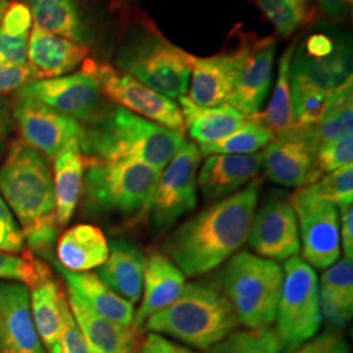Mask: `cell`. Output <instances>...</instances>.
Here are the masks:
<instances>
[{
  "mask_svg": "<svg viewBox=\"0 0 353 353\" xmlns=\"http://www.w3.org/2000/svg\"><path fill=\"white\" fill-rule=\"evenodd\" d=\"M262 178L195 214L168 239L164 254L183 272L196 278L223 265L248 240Z\"/></svg>",
  "mask_w": 353,
  "mask_h": 353,
  "instance_id": "6da1fadb",
  "label": "cell"
},
{
  "mask_svg": "<svg viewBox=\"0 0 353 353\" xmlns=\"http://www.w3.org/2000/svg\"><path fill=\"white\" fill-rule=\"evenodd\" d=\"M185 141L183 131L160 126L118 105L108 106L96 121L84 125L79 137L85 157L134 160L160 173Z\"/></svg>",
  "mask_w": 353,
  "mask_h": 353,
  "instance_id": "7a4b0ae2",
  "label": "cell"
},
{
  "mask_svg": "<svg viewBox=\"0 0 353 353\" xmlns=\"http://www.w3.org/2000/svg\"><path fill=\"white\" fill-rule=\"evenodd\" d=\"M237 314L214 283L185 284L174 303L150 316L141 331L172 336L196 350L208 351L239 327Z\"/></svg>",
  "mask_w": 353,
  "mask_h": 353,
  "instance_id": "3957f363",
  "label": "cell"
},
{
  "mask_svg": "<svg viewBox=\"0 0 353 353\" xmlns=\"http://www.w3.org/2000/svg\"><path fill=\"white\" fill-rule=\"evenodd\" d=\"M83 207L96 216L139 219L148 214L160 172L134 160L102 161L84 156Z\"/></svg>",
  "mask_w": 353,
  "mask_h": 353,
  "instance_id": "277c9868",
  "label": "cell"
},
{
  "mask_svg": "<svg viewBox=\"0 0 353 353\" xmlns=\"http://www.w3.org/2000/svg\"><path fill=\"white\" fill-rule=\"evenodd\" d=\"M0 195L17 219L23 234L58 224L49 160L21 140L13 141L0 168Z\"/></svg>",
  "mask_w": 353,
  "mask_h": 353,
  "instance_id": "5b68a950",
  "label": "cell"
},
{
  "mask_svg": "<svg viewBox=\"0 0 353 353\" xmlns=\"http://www.w3.org/2000/svg\"><path fill=\"white\" fill-rule=\"evenodd\" d=\"M284 272L275 261L240 252L220 272V288L232 303L239 322L249 330L271 327L276 319Z\"/></svg>",
  "mask_w": 353,
  "mask_h": 353,
  "instance_id": "8992f818",
  "label": "cell"
},
{
  "mask_svg": "<svg viewBox=\"0 0 353 353\" xmlns=\"http://www.w3.org/2000/svg\"><path fill=\"white\" fill-rule=\"evenodd\" d=\"M194 57L176 48L159 32L145 29L122 46L117 64L145 87L168 99H179L189 90Z\"/></svg>",
  "mask_w": 353,
  "mask_h": 353,
  "instance_id": "52a82bcc",
  "label": "cell"
},
{
  "mask_svg": "<svg viewBox=\"0 0 353 353\" xmlns=\"http://www.w3.org/2000/svg\"><path fill=\"white\" fill-rule=\"evenodd\" d=\"M276 309V335L281 351L292 353L318 334L322 325L316 271L301 256L285 261Z\"/></svg>",
  "mask_w": 353,
  "mask_h": 353,
  "instance_id": "ba28073f",
  "label": "cell"
},
{
  "mask_svg": "<svg viewBox=\"0 0 353 353\" xmlns=\"http://www.w3.org/2000/svg\"><path fill=\"white\" fill-rule=\"evenodd\" d=\"M201 161L199 147L185 141L160 173L148 210L156 233H164L196 207V174Z\"/></svg>",
  "mask_w": 353,
  "mask_h": 353,
  "instance_id": "9c48e42d",
  "label": "cell"
},
{
  "mask_svg": "<svg viewBox=\"0 0 353 353\" xmlns=\"http://www.w3.org/2000/svg\"><path fill=\"white\" fill-rule=\"evenodd\" d=\"M288 202L297 217L303 261L319 270L338 262L341 259L338 208L322 199L312 185L297 188Z\"/></svg>",
  "mask_w": 353,
  "mask_h": 353,
  "instance_id": "30bf717a",
  "label": "cell"
},
{
  "mask_svg": "<svg viewBox=\"0 0 353 353\" xmlns=\"http://www.w3.org/2000/svg\"><path fill=\"white\" fill-rule=\"evenodd\" d=\"M84 71L96 77L102 94L118 106L160 126L176 131L185 130V119L178 102L152 90L132 76L109 64L89 61Z\"/></svg>",
  "mask_w": 353,
  "mask_h": 353,
  "instance_id": "8fae6325",
  "label": "cell"
},
{
  "mask_svg": "<svg viewBox=\"0 0 353 353\" xmlns=\"http://www.w3.org/2000/svg\"><path fill=\"white\" fill-rule=\"evenodd\" d=\"M16 96L42 102L81 125L96 121L109 106L96 77L84 70L77 74L33 81L19 89Z\"/></svg>",
  "mask_w": 353,
  "mask_h": 353,
  "instance_id": "7c38bea8",
  "label": "cell"
},
{
  "mask_svg": "<svg viewBox=\"0 0 353 353\" xmlns=\"http://www.w3.org/2000/svg\"><path fill=\"white\" fill-rule=\"evenodd\" d=\"M276 42L271 37L246 39L236 50L237 67L227 106L248 118L261 113L272 83Z\"/></svg>",
  "mask_w": 353,
  "mask_h": 353,
  "instance_id": "4fadbf2b",
  "label": "cell"
},
{
  "mask_svg": "<svg viewBox=\"0 0 353 353\" xmlns=\"http://www.w3.org/2000/svg\"><path fill=\"white\" fill-rule=\"evenodd\" d=\"M13 122L19 127L21 141L54 160L64 145L81 134L83 125L42 102L19 97L12 103Z\"/></svg>",
  "mask_w": 353,
  "mask_h": 353,
  "instance_id": "5bb4252c",
  "label": "cell"
},
{
  "mask_svg": "<svg viewBox=\"0 0 353 353\" xmlns=\"http://www.w3.org/2000/svg\"><path fill=\"white\" fill-rule=\"evenodd\" d=\"M249 245L256 255L275 262H285L300 249L297 217L288 201L274 198L265 202L252 217Z\"/></svg>",
  "mask_w": 353,
  "mask_h": 353,
  "instance_id": "9a60e30c",
  "label": "cell"
},
{
  "mask_svg": "<svg viewBox=\"0 0 353 353\" xmlns=\"http://www.w3.org/2000/svg\"><path fill=\"white\" fill-rule=\"evenodd\" d=\"M0 353H48L32 316L29 288L0 281Z\"/></svg>",
  "mask_w": 353,
  "mask_h": 353,
  "instance_id": "2e32d148",
  "label": "cell"
},
{
  "mask_svg": "<svg viewBox=\"0 0 353 353\" xmlns=\"http://www.w3.org/2000/svg\"><path fill=\"white\" fill-rule=\"evenodd\" d=\"M352 50L341 38L335 49L325 57H310L297 48L290 63V84L336 93L352 85Z\"/></svg>",
  "mask_w": 353,
  "mask_h": 353,
  "instance_id": "e0dca14e",
  "label": "cell"
},
{
  "mask_svg": "<svg viewBox=\"0 0 353 353\" xmlns=\"http://www.w3.org/2000/svg\"><path fill=\"white\" fill-rule=\"evenodd\" d=\"M316 148L303 128L275 137L262 153L265 176L285 188H301L307 182Z\"/></svg>",
  "mask_w": 353,
  "mask_h": 353,
  "instance_id": "ac0fdd59",
  "label": "cell"
},
{
  "mask_svg": "<svg viewBox=\"0 0 353 353\" xmlns=\"http://www.w3.org/2000/svg\"><path fill=\"white\" fill-rule=\"evenodd\" d=\"M262 169V153L211 154L196 174L204 199L220 201L243 189Z\"/></svg>",
  "mask_w": 353,
  "mask_h": 353,
  "instance_id": "d6986e66",
  "label": "cell"
},
{
  "mask_svg": "<svg viewBox=\"0 0 353 353\" xmlns=\"http://www.w3.org/2000/svg\"><path fill=\"white\" fill-rule=\"evenodd\" d=\"M30 307L38 336L48 353H61L62 306L67 297L50 267L38 259L37 279L29 287Z\"/></svg>",
  "mask_w": 353,
  "mask_h": 353,
  "instance_id": "ffe728a7",
  "label": "cell"
},
{
  "mask_svg": "<svg viewBox=\"0 0 353 353\" xmlns=\"http://www.w3.org/2000/svg\"><path fill=\"white\" fill-rule=\"evenodd\" d=\"M186 276L164 252H152L145 259L141 303L132 327L141 331L145 321L176 301L185 288Z\"/></svg>",
  "mask_w": 353,
  "mask_h": 353,
  "instance_id": "44dd1931",
  "label": "cell"
},
{
  "mask_svg": "<svg viewBox=\"0 0 353 353\" xmlns=\"http://www.w3.org/2000/svg\"><path fill=\"white\" fill-rule=\"evenodd\" d=\"M88 46L50 32L32 28L26 64L37 80L67 75L88 55Z\"/></svg>",
  "mask_w": 353,
  "mask_h": 353,
  "instance_id": "7402d4cb",
  "label": "cell"
},
{
  "mask_svg": "<svg viewBox=\"0 0 353 353\" xmlns=\"http://www.w3.org/2000/svg\"><path fill=\"white\" fill-rule=\"evenodd\" d=\"M67 301L85 338L89 353H137L140 335L137 328L96 314L72 290H68Z\"/></svg>",
  "mask_w": 353,
  "mask_h": 353,
  "instance_id": "603a6c76",
  "label": "cell"
},
{
  "mask_svg": "<svg viewBox=\"0 0 353 353\" xmlns=\"http://www.w3.org/2000/svg\"><path fill=\"white\" fill-rule=\"evenodd\" d=\"M236 51L192 59L190 101L201 108L225 106L236 76Z\"/></svg>",
  "mask_w": 353,
  "mask_h": 353,
  "instance_id": "cb8c5ba5",
  "label": "cell"
},
{
  "mask_svg": "<svg viewBox=\"0 0 353 353\" xmlns=\"http://www.w3.org/2000/svg\"><path fill=\"white\" fill-rule=\"evenodd\" d=\"M145 256L139 248L125 240L109 245V256L97 268L96 275L118 296L135 305L143 293Z\"/></svg>",
  "mask_w": 353,
  "mask_h": 353,
  "instance_id": "d4e9b609",
  "label": "cell"
},
{
  "mask_svg": "<svg viewBox=\"0 0 353 353\" xmlns=\"http://www.w3.org/2000/svg\"><path fill=\"white\" fill-rule=\"evenodd\" d=\"M67 288L76 293L99 316L122 326H132L135 307L110 290L94 272H74L54 263Z\"/></svg>",
  "mask_w": 353,
  "mask_h": 353,
  "instance_id": "484cf974",
  "label": "cell"
},
{
  "mask_svg": "<svg viewBox=\"0 0 353 353\" xmlns=\"http://www.w3.org/2000/svg\"><path fill=\"white\" fill-rule=\"evenodd\" d=\"M84 154L79 138L68 141L54 159V194L57 221L64 227L75 214L84 182Z\"/></svg>",
  "mask_w": 353,
  "mask_h": 353,
  "instance_id": "4316f807",
  "label": "cell"
},
{
  "mask_svg": "<svg viewBox=\"0 0 353 353\" xmlns=\"http://www.w3.org/2000/svg\"><path fill=\"white\" fill-rule=\"evenodd\" d=\"M59 265L68 271L88 272L103 265L109 256V243L100 228L79 224L70 228L57 241Z\"/></svg>",
  "mask_w": 353,
  "mask_h": 353,
  "instance_id": "83f0119b",
  "label": "cell"
},
{
  "mask_svg": "<svg viewBox=\"0 0 353 353\" xmlns=\"http://www.w3.org/2000/svg\"><path fill=\"white\" fill-rule=\"evenodd\" d=\"M33 26L84 43L90 37L81 0H29Z\"/></svg>",
  "mask_w": 353,
  "mask_h": 353,
  "instance_id": "f1b7e54d",
  "label": "cell"
},
{
  "mask_svg": "<svg viewBox=\"0 0 353 353\" xmlns=\"http://www.w3.org/2000/svg\"><path fill=\"white\" fill-rule=\"evenodd\" d=\"M178 103L190 137L199 145L227 138L248 119V117L227 105L217 108H201L190 101L186 96L179 97Z\"/></svg>",
  "mask_w": 353,
  "mask_h": 353,
  "instance_id": "f546056e",
  "label": "cell"
},
{
  "mask_svg": "<svg viewBox=\"0 0 353 353\" xmlns=\"http://www.w3.org/2000/svg\"><path fill=\"white\" fill-rule=\"evenodd\" d=\"M296 43H292L284 51L279 64L278 79L271 101L268 102L263 113L256 114L254 118L267 127L274 137L284 135L294 128V115L290 92V63Z\"/></svg>",
  "mask_w": 353,
  "mask_h": 353,
  "instance_id": "4dcf8cb0",
  "label": "cell"
},
{
  "mask_svg": "<svg viewBox=\"0 0 353 353\" xmlns=\"http://www.w3.org/2000/svg\"><path fill=\"white\" fill-rule=\"evenodd\" d=\"M352 87L344 89L319 122L314 126L303 128L316 150L323 144L352 135Z\"/></svg>",
  "mask_w": 353,
  "mask_h": 353,
  "instance_id": "1f68e13d",
  "label": "cell"
},
{
  "mask_svg": "<svg viewBox=\"0 0 353 353\" xmlns=\"http://www.w3.org/2000/svg\"><path fill=\"white\" fill-rule=\"evenodd\" d=\"M274 138L267 127L252 117L227 138L199 145V151L202 157L211 154H252L265 148Z\"/></svg>",
  "mask_w": 353,
  "mask_h": 353,
  "instance_id": "d6a6232c",
  "label": "cell"
},
{
  "mask_svg": "<svg viewBox=\"0 0 353 353\" xmlns=\"http://www.w3.org/2000/svg\"><path fill=\"white\" fill-rule=\"evenodd\" d=\"M205 353H281V347L275 330L248 328L232 332Z\"/></svg>",
  "mask_w": 353,
  "mask_h": 353,
  "instance_id": "836d02e7",
  "label": "cell"
},
{
  "mask_svg": "<svg viewBox=\"0 0 353 353\" xmlns=\"http://www.w3.org/2000/svg\"><path fill=\"white\" fill-rule=\"evenodd\" d=\"M352 161L353 135L318 147L306 185L314 183L321 176H326L341 166L352 164Z\"/></svg>",
  "mask_w": 353,
  "mask_h": 353,
  "instance_id": "e575fe53",
  "label": "cell"
},
{
  "mask_svg": "<svg viewBox=\"0 0 353 353\" xmlns=\"http://www.w3.org/2000/svg\"><path fill=\"white\" fill-rule=\"evenodd\" d=\"M316 194L336 208L353 204V165H345L310 183Z\"/></svg>",
  "mask_w": 353,
  "mask_h": 353,
  "instance_id": "d590c367",
  "label": "cell"
},
{
  "mask_svg": "<svg viewBox=\"0 0 353 353\" xmlns=\"http://www.w3.org/2000/svg\"><path fill=\"white\" fill-rule=\"evenodd\" d=\"M319 293L353 306L352 261L341 258L326 268L319 284Z\"/></svg>",
  "mask_w": 353,
  "mask_h": 353,
  "instance_id": "8d00e7d4",
  "label": "cell"
},
{
  "mask_svg": "<svg viewBox=\"0 0 353 353\" xmlns=\"http://www.w3.org/2000/svg\"><path fill=\"white\" fill-rule=\"evenodd\" d=\"M268 21L283 38H288L306 20L290 0H255Z\"/></svg>",
  "mask_w": 353,
  "mask_h": 353,
  "instance_id": "74e56055",
  "label": "cell"
},
{
  "mask_svg": "<svg viewBox=\"0 0 353 353\" xmlns=\"http://www.w3.org/2000/svg\"><path fill=\"white\" fill-rule=\"evenodd\" d=\"M37 262L30 252L17 255L0 250V281H17L29 288L37 279Z\"/></svg>",
  "mask_w": 353,
  "mask_h": 353,
  "instance_id": "f35d334b",
  "label": "cell"
},
{
  "mask_svg": "<svg viewBox=\"0 0 353 353\" xmlns=\"http://www.w3.org/2000/svg\"><path fill=\"white\" fill-rule=\"evenodd\" d=\"M0 250L3 252H23L26 250V240L23 230L16 221V217L0 196Z\"/></svg>",
  "mask_w": 353,
  "mask_h": 353,
  "instance_id": "ab89813d",
  "label": "cell"
},
{
  "mask_svg": "<svg viewBox=\"0 0 353 353\" xmlns=\"http://www.w3.org/2000/svg\"><path fill=\"white\" fill-rule=\"evenodd\" d=\"M33 28V17L30 8L26 3L13 0L8 3L7 10L4 11L0 30L7 33L8 36L17 37L23 34H29Z\"/></svg>",
  "mask_w": 353,
  "mask_h": 353,
  "instance_id": "60d3db41",
  "label": "cell"
},
{
  "mask_svg": "<svg viewBox=\"0 0 353 353\" xmlns=\"http://www.w3.org/2000/svg\"><path fill=\"white\" fill-rule=\"evenodd\" d=\"M62 331H61V353H89L85 338L71 313L67 297L62 306Z\"/></svg>",
  "mask_w": 353,
  "mask_h": 353,
  "instance_id": "b9f144b4",
  "label": "cell"
},
{
  "mask_svg": "<svg viewBox=\"0 0 353 353\" xmlns=\"http://www.w3.org/2000/svg\"><path fill=\"white\" fill-rule=\"evenodd\" d=\"M350 345L338 331L326 330L303 343L292 353H350Z\"/></svg>",
  "mask_w": 353,
  "mask_h": 353,
  "instance_id": "7bdbcfd3",
  "label": "cell"
},
{
  "mask_svg": "<svg viewBox=\"0 0 353 353\" xmlns=\"http://www.w3.org/2000/svg\"><path fill=\"white\" fill-rule=\"evenodd\" d=\"M33 81H37V79L28 64L11 65L0 63V96L10 92H17Z\"/></svg>",
  "mask_w": 353,
  "mask_h": 353,
  "instance_id": "ee69618b",
  "label": "cell"
},
{
  "mask_svg": "<svg viewBox=\"0 0 353 353\" xmlns=\"http://www.w3.org/2000/svg\"><path fill=\"white\" fill-rule=\"evenodd\" d=\"M29 34L12 37L0 30V63L23 65L28 61Z\"/></svg>",
  "mask_w": 353,
  "mask_h": 353,
  "instance_id": "f6af8a7d",
  "label": "cell"
},
{
  "mask_svg": "<svg viewBox=\"0 0 353 353\" xmlns=\"http://www.w3.org/2000/svg\"><path fill=\"white\" fill-rule=\"evenodd\" d=\"M137 353H196L188 347L166 339L164 335L150 332L140 341Z\"/></svg>",
  "mask_w": 353,
  "mask_h": 353,
  "instance_id": "bcb514c9",
  "label": "cell"
},
{
  "mask_svg": "<svg viewBox=\"0 0 353 353\" xmlns=\"http://www.w3.org/2000/svg\"><path fill=\"white\" fill-rule=\"evenodd\" d=\"M339 217V230L341 242L343 243L344 258L352 261L353 258V207H341Z\"/></svg>",
  "mask_w": 353,
  "mask_h": 353,
  "instance_id": "7dc6e473",
  "label": "cell"
},
{
  "mask_svg": "<svg viewBox=\"0 0 353 353\" xmlns=\"http://www.w3.org/2000/svg\"><path fill=\"white\" fill-rule=\"evenodd\" d=\"M12 126V103L7 97L0 96V154L8 143Z\"/></svg>",
  "mask_w": 353,
  "mask_h": 353,
  "instance_id": "c3c4849f",
  "label": "cell"
},
{
  "mask_svg": "<svg viewBox=\"0 0 353 353\" xmlns=\"http://www.w3.org/2000/svg\"><path fill=\"white\" fill-rule=\"evenodd\" d=\"M321 10L331 17H343L351 0H316Z\"/></svg>",
  "mask_w": 353,
  "mask_h": 353,
  "instance_id": "681fc988",
  "label": "cell"
},
{
  "mask_svg": "<svg viewBox=\"0 0 353 353\" xmlns=\"http://www.w3.org/2000/svg\"><path fill=\"white\" fill-rule=\"evenodd\" d=\"M290 3L299 10V12L303 14V17H307L309 11V0H290Z\"/></svg>",
  "mask_w": 353,
  "mask_h": 353,
  "instance_id": "f907efd6",
  "label": "cell"
},
{
  "mask_svg": "<svg viewBox=\"0 0 353 353\" xmlns=\"http://www.w3.org/2000/svg\"><path fill=\"white\" fill-rule=\"evenodd\" d=\"M7 7H8V0H0V23H1L3 14H4V11L7 10Z\"/></svg>",
  "mask_w": 353,
  "mask_h": 353,
  "instance_id": "816d5d0a",
  "label": "cell"
},
{
  "mask_svg": "<svg viewBox=\"0 0 353 353\" xmlns=\"http://www.w3.org/2000/svg\"><path fill=\"white\" fill-rule=\"evenodd\" d=\"M16 1H23V3H28L29 0H16Z\"/></svg>",
  "mask_w": 353,
  "mask_h": 353,
  "instance_id": "f5cc1de1",
  "label": "cell"
}]
</instances>
